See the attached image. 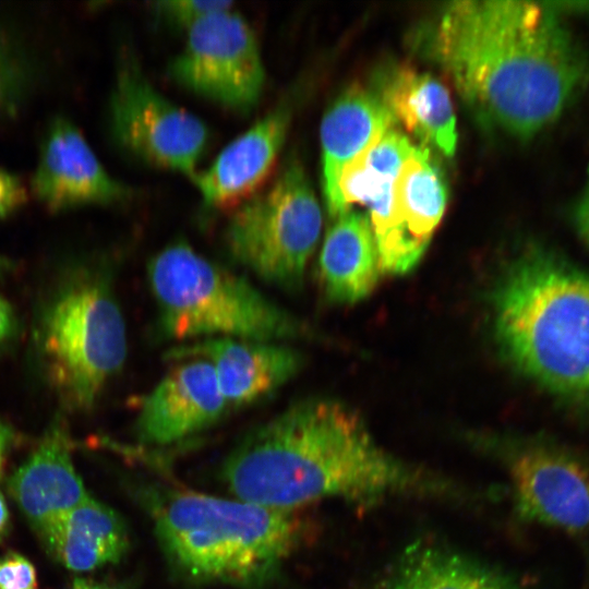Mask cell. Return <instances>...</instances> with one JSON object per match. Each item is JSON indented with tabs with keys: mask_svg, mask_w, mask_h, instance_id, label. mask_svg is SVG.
I'll return each instance as SVG.
<instances>
[{
	"mask_svg": "<svg viewBox=\"0 0 589 589\" xmlns=\"http://www.w3.org/2000/svg\"><path fill=\"white\" fill-rule=\"evenodd\" d=\"M423 43L481 122L520 139L553 123L589 79V62L551 2H449Z\"/></svg>",
	"mask_w": 589,
	"mask_h": 589,
	"instance_id": "obj_1",
	"label": "cell"
},
{
	"mask_svg": "<svg viewBox=\"0 0 589 589\" xmlns=\"http://www.w3.org/2000/svg\"><path fill=\"white\" fill-rule=\"evenodd\" d=\"M223 476L239 500L293 510L325 497L375 501L445 489L385 452L362 418L339 401H298L253 430Z\"/></svg>",
	"mask_w": 589,
	"mask_h": 589,
	"instance_id": "obj_2",
	"label": "cell"
},
{
	"mask_svg": "<svg viewBox=\"0 0 589 589\" xmlns=\"http://www.w3.org/2000/svg\"><path fill=\"white\" fill-rule=\"evenodd\" d=\"M491 301L506 360L549 393L589 410V276L532 245L506 265Z\"/></svg>",
	"mask_w": 589,
	"mask_h": 589,
	"instance_id": "obj_3",
	"label": "cell"
},
{
	"mask_svg": "<svg viewBox=\"0 0 589 589\" xmlns=\"http://www.w3.org/2000/svg\"><path fill=\"white\" fill-rule=\"evenodd\" d=\"M152 516L169 563L194 582L260 587L277 574L299 534L293 510L191 491L156 496Z\"/></svg>",
	"mask_w": 589,
	"mask_h": 589,
	"instance_id": "obj_4",
	"label": "cell"
},
{
	"mask_svg": "<svg viewBox=\"0 0 589 589\" xmlns=\"http://www.w3.org/2000/svg\"><path fill=\"white\" fill-rule=\"evenodd\" d=\"M33 344L44 380L62 409H92L128 350L108 273L83 262L63 268L37 305Z\"/></svg>",
	"mask_w": 589,
	"mask_h": 589,
	"instance_id": "obj_5",
	"label": "cell"
},
{
	"mask_svg": "<svg viewBox=\"0 0 589 589\" xmlns=\"http://www.w3.org/2000/svg\"><path fill=\"white\" fill-rule=\"evenodd\" d=\"M147 273L159 325L169 338L283 341L304 332L301 322L249 280L185 242L159 251L151 259Z\"/></svg>",
	"mask_w": 589,
	"mask_h": 589,
	"instance_id": "obj_6",
	"label": "cell"
},
{
	"mask_svg": "<svg viewBox=\"0 0 589 589\" xmlns=\"http://www.w3.org/2000/svg\"><path fill=\"white\" fill-rule=\"evenodd\" d=\"M322 221L321 205L302 165L290 160L266 189L231 214L227 249L266 283L296 290L302 286Z\"/></svg>",
	"mask_w": 589,
	"mask_h": 589,
	"instance_id": "obj_7",
	"label": "cell"
},
{
	"mask_svg": "<svg viewBox=\"0 0 589 589\" xmlns=\"http://www.w3.org/2000/svg\"><path fill=\"white\" fill-rule=\"evenodd\" d=\"M109 125L124 151L191 180L208 142L206 124L160 94L131 53L118 63Z\"/></svg>",
	"mask_w": 589,
	"mask_h": 589,
	"instance_id": "obj_8",
	"label": "cell"
},
{
	"mask_svg": "<svg viewBox=\"0 0 589 589\" xmlns=\"http://www.w3.org/2000/svg\"><path fill=\"white\" fill-rule=\"evenodd\" d=\"M182 50L169 64L171 77L190 92L245 112L256 106L265 84L259 41L238 12L211 14L189 27Z\"/></svg>",
	"mask_w": 589,
	"mask_h": 589,
	"instance_id": "obj_9",
	"label": "cell"
},
{
	"mask_svg": "<svg viewBox=\"0 0 589 589\" xmlns=\"http://www.w3.org/2000/svg\"><path fill=\"white\" fill-rule=\"evenodd\" d=\"M507 465L516 509L530 521L578 534L589 529V468L546 440L512 444Z\"/></svg>",
	"mask_w": 589,
	"mask_h": 589,
	"instance_id": "obj_10",
	"label": "cell"
},
{
	"mask_svg": "<svg viewBox=\"0 0 589 589\" xmlns=\"http://www.w3.org/2000/svg\"><path fill=\"white\" fill-rule=\"evenodd\" d=\"M409 139L390 129L341 172L338 192L344 213L353 203L369 211L382 273L402 275L413 264L400 232L394 206L395 182L414 148Z\"/></svg>",
	"mask_w": 589,
	"mask_h": 589,
	"instance_id": "obj_11",
	"label": "cell"
},
{
	"mask_svg": "<svg viewBox=\"0 0 589 589\" xmlns=\"http://www.w3.org/2000/svg\"><path fill=\"white\" fill-rule=\"evenodd\" d=\"M180 361L141 402L135 430L143 443L169 445L182 441L229 412L212 364L201 358Z\"/></svg>",
	"mask_w": 589,
	"mask_h": 589,
	"instance_id": "obj_12",
	"label": "cell"
},
{
	"mask_svg": "<svg viewBox=\"0 0 589 589\" xmlns=\"http://www.w3.org/2000/svg\"><path fill=\"white\" fill-rule=\"evenodd\" d=\"M32 189L52 212L110 204L130 195L104 168L76 125L63 117L55 118L46 130Z\"/></svg>",
	"mask_w": 589,
	"mask_h": 589,
	"instance_id": "obj_13",
	"label": "cell"
},
{
	"mask_svg": "<svg viewBox=\"0 0 589 589\" xmlns=\"http://www.w3.org/2000/svg\"><path fill=\"white\" fill-rule=\"evenodd\" d=\"M168 358L208 361L229 412L271 396L296 376L303 364L301 353L281 341L231 337L205 338L180 346L170 350Z\"/></svg>",
	"mask_w": 589,
	"mask_h": 589,
	"instance_id": "obj_14",
	"label": "cell"
},
{
	"mask_svg": "<svg viewBox=\"0 0 589 589\" xmlns=\"http://www.w3.org/2000/svg\"><path fill=\"white\" fill-rule=\"evenodd\" d=\"M292 103L281 100L231 141L211 166L192 178L209 208L235 204L254 192L268 176L286 141Z\"/></svg>",
	"mask_w": 589,
	"mask_h": 589,
	"instance_id": "obj_15",
	"label": "cell"
},
{
	"mask_svg": "<svg viewBox=\"0 0 589 589\" xmlns=\"http://www.w3.org/2000/svg\"><path fill=\"white\" fill-rule=\"evenodd\" d=\"M9 489L38 533L89 497L74 467L62 418L57 417L48 426L34 452L11 477Z\"/></svg>",
	"mask_w": 589,
	"mask_h": 589,
	"instance_id": "obj_16",
	"label": "cell"
},
{
	"mask_svg": "<svg viewBox=\"0 0 589 589\" xmlns=\"http://www.w3.org/2000/svg\"><path fill=\"white\" fill-rule=\"evenodd\" d=\"M395 122L378 93L362 87L347 89L325 111L320 128L322 185L330 217L344 214L338 192L342 170Z\"/></svg>",
	"mask_w": 589,
	"mask_h": 589,
	"instance_id": "obj_17",
	"label": "cell"
},
{
	"mask_svg": "<svg viewBox=\"0 0 589 589\" xmlns=\"http://www.w3.org/2000/svg\"><path fill=\"white\" fill-rule=\"evenodd\" d=\"M39 536L51 555L76 573L116 563L129 548L121 516L91 496L53 520Z\"/></svg>",
	"mask_w": 589,
	"mask_h": 589,
	"instance_id": "obj_18",
	"label": "cell"
},
{
	"mask_svg": "<svg viewBox=\"0 0 589 589\" xmlns=\"http://www.w3.org/2000/svg\"><path fill=\"white\" fill-rule=\"evenodd\" d=\"M318 257L326 297L337 303H356L368 297L382 273L368 215L348 209L334 218Z\"/></svg>",
	"mask_w": 589,
	"mask_h": 589,
	"instance_id": "obj_19",
	"label": "cell"
},
{
	"mask_svg": "<svg viewBox=\"0 0 589 589\" xmlns=\"http://www.w3.org/2000/svg\"><path fill=\"white\" fill-rule=\"evenodd\" d=\"M378 95L401 124L423 144L453 156L457 146L456 117L447 88L434 76L410 68L390 71Z\"/></svg>",
	"mask_w": 589,
	"mask_h": 589,
	"instance_id": "obj_20",
	"label": "cell"
},
{
	"mask_svg": "<svg viewBox=\"0 0 589 589\" xmlns=\"http://www.w3.org/2000/svg\"><path fill=\"white\" fill-rule=\"evenodd\" d=\"M447 203L443 171L426 146L416 145L395 182L396 219L408 253L418 264Z\"/></svg>",
	"mask_w": 589,
	"mask_h": 589,
	"instance_id": "obj_21",
	"label": "cell"
},
{
	"mask_svg": "<svg viewBox=\"0 0 589 589\" xmlns=\"http://www.w3.org/2000/svg\"><path fill=\"white\" fill-rule=\"evenodd\" d=\"M382 589H519L505 574L435 544L410 546Z\"/></svg>",
	"mask_w": 589,
	"mask_h": 589,
	"instance_id": "obj_22",
	"label": "cell"
},
{
	"mask_svg": "<svg viewBox=\"0 0 589 589\" xmlns=\"http://www.w3.org/2000/svg\"><path fill=\"white\" fill-rule=\"evenodd\" d=\"M32 60L8 29L0 26V121L15 113L34 79Z\"/></svg>",
	"mask_w": 589,
	"mask_h": 589,
	"instance_id": "obj_23",
	"label": "cell"
},
{
	"mask_svg": "<svg viewBox=\"0 0 589 589\" xmlns=\"http://www.w3.org/2000/svg\"><path fill=\"white\" fill-rule=\"evenodd\" d=\"M231 1L224 0H163L153 3V10L172 26L189 28L216 12L230 10Z\"/></svg>",
	"mask_w": 589,
	"mask_h": 589,
	"instance_id": "obj_24",
	"label": "cell"
},
{
	"mask_svg": "<svg viewBox=\"0 0 589 589\" xmlns=\"http://www.w3.org/2000/svg\"><path fill=\"white\" fill-rule=\"evenodd\" d=\"M0 589H38L35 566L19 553L0 557Z\"/></svg>",
	"mask_w": 589,
	"mask_h": 589,
	"instance_id": "obj_25",
	"label": "cell"
},
{
	"mask_svg": "<svg viewBox=\"0 0 589 589\" xmlns=\"http://www.w3.org/2000/svg\"><path fill=\"white\" fill-rule=\"evenodd\" d=\"M27 201V191L22 180L0 167V218H5L21 208Z\"/></svg>",
	"mask_w": 589,
	"mask_h": 589,
	"instance_id": "obj_26",
	"label": "cell"
},
{
	"mask_svg": "<svg viewBox=\"0 0 589 589\" xmlns=\"http://www.w3.org/2000/svg\"><path fill=\"white\" fill-rule=\"evenodd\" d=\"M17 332V320L10 303L0 294V346L12 340Z\"/></svg>",
	"mask_w": 589,
	"mask_h": 589,
	"instance_id": "obj_27",
	"label": "cell"
},
{
	"mask_svg": "<svg viewBox=\"0 0 589 589\" xmlns=\"http://www.w3.org/2000/svg\"><path fill=\"white\" fill-rule=\"evenodd\" d=\"M574 220L578 232L589 244V181L576 203Z\"/></svg>",
	"mask_w": 589,
	"mask_h": 589,
	"instance_id": "obj_28",
	"label": "cell"
},
{
	"mask_svg": "<svg viewBox=\"0 0 589 589\" xmlns=\"http://www.w3.org/2000/svg\"><path fill=\"white\" fill-rule=\"evenodd\" d=\"M70 589H122V588L117 587L115 585L106 584L103 581L79 577L72 581Z\"/></svg>",
	"mask_w": 589,
	"mask_h": 589,
	"instance_id": "obj_29",
	"label": "cell"
},
{
	"mask_svg": "<svg viewBox=\"0 0 589 589\" xmlns=\"http://www.w3.org/2000/svg\"><path fill=\"white\" fill-rule=\"evenodd\" d=\"M10 524V514L7 502L0 491V539L8 532Z\"/></svg>",
	"mask_w": 589,
	"mask_h": 589,
	"instance_id": "obj_30",
	"label": "cell"
},
{
	"mask_svg": "<svg viewBox=\"0 0 589 589\" xmlns=\"http://www.w3.org/2000/svg\"><path fill=\"white\" fill-rule=\"evenodd\" d=\"M10 264H11L10 261L7 257H4L3 255L0 254V274L2 272L8 271L9 267H10Z\"/></svg>",
	"mask_w": 589,
	"mask_h": 589,
	"instance_id": "obj_31",
	"label": "cell"
}]
</instances>
